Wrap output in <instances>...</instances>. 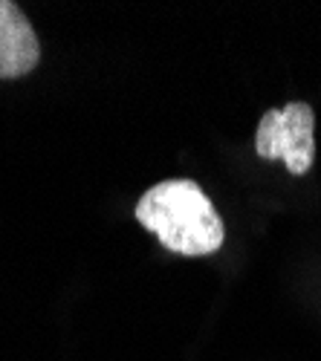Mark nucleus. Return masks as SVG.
Returning <instances> with one entry per match:
<instances>
[{
	"label": "nucleus",
	"mask_w": 321,
	"mask_h": 361,
	"mask_svg": "<svg viewBox=\"0 0 321 361\" xmlns=\"http://www.w3.org/2000/svg\"><path fill=\"white\" fill-rule=\"evenodd\" d=\"M133 214L139 226L148 228L174 255L206 257L226 240V226L214 202L194 179H165L148 188Z\"/></svg>",
	"instance_id": "nucleus-1"
},
{
	"label": "nucleus",
	"mask_w": 321,
	"mask_h": 361,
	"mask_svg": "<svg viewBox=\"0 0 321 361\" xmlns=\"http://www.w3.org/2000/svg\"><path fill=\"white\" fill-rule=\"evenodd\" d=\"M255 154L260 159H281L293 176L310 173L315 162V110L307 102L267 110L258 122Z\"/></svg>",
	"instance_id": "nucleus-2"
},
{
	"label": "nucleus",
	"mask_w": 321,
	"mask_h": 361,
	"mask_svg": "<svg viewBox=\"0 0 321 361\" xmlns=\"http://www.w3.org/2000/svg\"><path fill=\"white\" fill-rule=\"evenodd\" d=\"M38 61L41 44L32 23L12 0H0V78H20Z\"/></svg>",
	"instance_id": "nucleus-3"
}]
</instances>
